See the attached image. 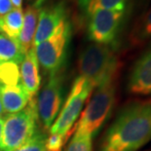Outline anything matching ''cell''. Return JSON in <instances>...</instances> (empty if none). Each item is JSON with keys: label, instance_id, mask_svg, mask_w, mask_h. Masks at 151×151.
Instances as JSON below:
<instances>
[{"label": "cell", "instance_id": "1", "mask_svg": "<svg viewBox=\"0 0 151 151\" xmlns=\"http://www.w3.org/2000/svg\"><path fill=\"white\" fill-rule=\"evenodd\" d=\"M151 141V99H137L119 111L99 151H139Z\"/></svg>", "mask_w": 151, "mask_h": 151}, {"label": "cell", "instance_id": "2", "mask_svg": "<svg viewBox=\"0 0 151 151\" xmlns=\"http://www.w3.org/2000/svg\"><path fill=\"white\" fill-rule=\"evenodd\" d=\"M77 68L79 76L85 78L96 89L116 81L120 63L112 46L91 43L80 53Z\"/></svg>", "mask_w": 151, "mask_h": 151}, {"label": "cell", "instance_id": "3", "mask_svg": "<svg viewBox=\"0 0 151 151\" xmlns=\"http://www.w3.org/2000/svg\"><path fill=\"white\" fill-rule=\"evenodd\" d=\"M116 81L96 88L78 122L75 124V134H83L94 137L110 116L116 101Z\"/></svg>", "mask_w": 151, "mask_h": 151}, {"label": "cell", "instance_id": "4", "mask_svg": "<svg viewBox=\"0 0 151 151\" xmlns=\"http://www.w3.org/2000/svg\"><path fill=\"white\" fill-rule=\"evenodd\" d=\"M38 120L35 98L30 99L22 110L6 116L0 141V151H15L32 139L36 134Z\"/></svg>", "mask_w": 151, "mask_h": 151}, {"label": "cell", "instance_id": "5", "mask_svg": "<svg viewBox=\"0 0 151 151\" xmlns=\"http://www.w3.org/2000/svg\"><path fill=\"white\" fill-rule=\"evenodd\" d=\"M70 36L71 25L65 19L48 39L33 47L39 66L49 76L59 73L65 63Z\"/></svg>", "mask_w": 151, "mask_h": 151}, {"label": "cell", "instance_id": "6", "mask_svg": "<svg viewBox=\"0 0 151 151\" xmlns=\"http://www.w3.org/2000/svg\"><path fill=\"white\" fill-rule=\"evenodd\" d=\"M94 91V87L85 78L78 76L73 82L71 90L62 110L49 129L50 134H63L71 136L74 124L84 107L86 101Z\"/></svg>", "mask_w": 151, "mask_h": 151}, {"label": "cell", "instance_id": "7", "mask_svg": "<svg viewBox=\"0 0 151 151\" xmlns=\"http://www.w3.org/2000/svg\"><path fill=\"white\" fill-rule=\"evenodd\" d=\"M125 10H97L89 17L87 34L93 43L109 45L115 42L125 17Z\"/></svg>", "mask_w": 151, "mask_h": 151}, {"label": "cell", "instance_id": "8", "mask_svg": "<svg viewBox=\"0 0 151 151\" xmlns=\"http://www.w3.org/2000/svg\"><path fill=\"white\" fill-rule=\"evenodd\" d=\"M63 83L60 72L49 76L36 99L38 119L46 131L50 129L60 113L63 104Z\"/></svg>", "mask_w": 151, "mask_h": 151}, {"label": "cell", "instance_id": "9", "mask_svg": "<svg viewBox=\"0 0 151 151\" xmlns=\"http://www.w3.org/2000/svg\"><path fill=\"white\" fill-rule=\"evenodd\" d=\"M127 89L137 96H151V43L132 68Z\"/></svg>", "mask_w": 151, "mask_h": 151}, {"label": "cell", "instance_id": "10", "mask_svg": "<svg viewBox=\"0 0 151 151\" xmlns=\"http://www.w3.org/2000/svg\"><path fill=\"white\" fill-rule=\"evenodd\" d=\"M65 19H67L66 10L63 3H59L41 10L32 47H35L36 45L48 39Z\"/></svg>", "mask_w": 151, "mask_h": 151}, {"label": "cell", "instance_id": "11", "mask_svg": "<svg viewBox=\"0 0 151 151\" xmlns=\"http://www.w3.org/2000/svg\"><path fill=\"white\" fill-rule=\"evenodd\" d=\"M20 76L22 88L24 89L28 98L33 99L40 90L41 75L36 54L33 47L24 56L21 63Z\"/></svg>", "mask_w": 151, "mask_h": 151}, {"label": "cell", "instance_id": "12", "mask_svg": "<svg viewBox=\"0 0 151 151\" xmlns=\"http://www.w3.org/2000/svg\"><path fill=\"white\" fill-rule=\"evenodd\" d=\"M40 11V6L37 3L32 6H27L24 14L22 27L18 38V43L20 45L21 52L24 56H25L30 48L32 47Z\"/></svg>", "mask_w": 151, "mask_h": 151}, {"label": "cell", "instance_id": "13", "mask_svg": "<svg viewBox=\"0 0 151 151\" xmlns=\"http://www.w3.org/2000/svg\"><path fill=\"white\" fill-rule=\"evenodd\" d=\"M0 97L4 112L9 114L22 110L30 99L21 84L17 86L0 85Z\"/></svg>", "mask_w": 151, "mask_h": 151}, {"label": "cell", "instance_id": "14", "mask_svg": "<svg viewBox=\"0 0 151 151\" xmlns=\"http://www.w3.org/2000/svg\"><path fill=\"white\" fill-rule=\"evenodd\" d=\"M24 22V11L22 8H13L1 18V30L12 39L18 40Z\"/></svg>", "mask_w": 151, "mask_h": 151}, {"label": "cell", "instance_id": "15", "mask_svg": "<svg viewBox=\"0 0 151 151\" xmlns=\"http://www.w3.org/2000/svg\"><path fill=\"white\" fill-rule=\"evenodd\" d=\"M24 58L18 40L0 33V62H16L20 65Z\"/></svg>", "mask_w": 151, "mask_h": 151}, {"label": "cell", "instance_id": "16", "mask_svg": "<svg viewBox=\"0 0 151 151\" xmlns=\"http://www.w3.org/2000/svg\"><path fill=\"white\" fill-rule=\"evenodd\" d=\"M79 6L90 16L97 10H125L127 0H79Z\"/></svg>", "mask_w": 151, "mask_h": 151}, {"label": "cell", "instance_id": "17", "mask_svg": "<svg viewBox=\"0 0 151 151\" xmlns=\"http://www.w3.org/2000/svg\"><path fill=\"white\" fill-rule=\"evenodd\" d=\"M151 39V5L137 20L132 32V42L137 45L143 44Z\"/></svg>", "mask_w": 151, "mask_h": 151}, {"label": "cell", "instance_id": "18", "mask_svg": "<svg viewBox=\"0 0 151 151\" xmlns=\"http://www.w3.org/2000/svg\"><path fill=\"white\" fill-rule=\"evenodd\" d=\"M20 67L16 62L0 63V85L17 86L20 84Z\"/></svg>", "mask_w": 151, "mask_h": 151}, {"label": "cell", "instance_id": "19", "mask_svg": "<svg viewBox=\"0 0 151 151\" xmlns=\"http://www.w3.org/2000/svg\"><path fill=\"white\" fill-rule=\"evenodd\" d=\"M93 137L88 134H74L66 151H93Z\"/></svg>", "mask_w": 151, "mask_h": 151}, {"label": "cell", "instance_id": "20", "mask_svg": "<svg viewBox=\"0 0 151 151\" xmlns=\"http://www.w3.org/2000/svg\"><path fill=\"white\" fill-rule=\"evenodd\" d=\"M70 136L63 134H50L45 139V150L46 151H63Z\"/></svg>", "mask_w": 151, "mask_h": 151}, {"label": "cell", "instance_id": "21", "mask_svg": "<svg viewBox=\"0 0 151 151\" xmlns=\"http://www.w3.org/2000/svg\"><path fill=\"white\" fill-rule=\"evenodd\" d=\"M15 151H46L45 150V137L42 134L36 133L32 139Z\"/></svg>", "mask_w": 151, "mask_h": 151}, {"label": "cell", "instance_id": "22", "mask_svg": "<svg viewBox=\"0 0 151 151\" xmlns=\"http://www.w3.org/2000/svg\"><path fill=\"white\" fill-rule=\"evenodd\" d=\"M13 8L14 6L11 0H0V19L7 15Z\"/></svg>", "mask_w": 151, "mask_h": 151}, {"label": "cell", "instance_id": "23", "mask_svg": "<svg viewBox=\"0 0 151 151\" xmlns=\"http://www.w3.org/2000/svg\"><path fill=\"white\" fill-rule=\"evenodd\" d=\"M12 4L15 8H22V0H11Z\"/></svg>", "mask_w": 151, "mask_h": 151}, {"label": "cell", "instance_id": "24", "mask_svg": "<svg viewBox=\"0 0 151 151\" xmlns=\"http://www.w3.org/2000/svg\"><path fill=\"white\" fill-rule=\"evenodd\" d=\"M4 118L0 116V141H1V137H2V131H3V125H4Z\"/></svg>", "mask_w": 151, "mask_h": 151}, {"label": "cell", "instance_id": "25", "mask_svg": "<svg viewBox=\"0 0 151 151\" xmlns=\"http://www.w3.org/2000/svg\"><path fill=\"white\" fill-rule=\"evenodd\" d=\"M4 113V109H3V105H2V101H1V97H0V116Z\"/></svg>", "mask_w": 151, "mask_h": 151}, {"label": "cell", "instance_id": "26", "mask_svg": "<svg viewBox=\"0 0 151 151\" xmlns=\"http://www.w3.org/2000/svg\"><path fill=\"white\" fill-rule=\"evenodd\" d=\"M0 32H2V30H1V19H0Z\"/></svg>", "mask_w": 151, "mask_h": 151}, {"label": "cell", "instance_id": "27", "mask_svg": "<svg viewBox=\"0 0 151 151\" xmlns=\"http://www.w3.org/2000/svg\"><path fill=\"white\" fill-rule=\"evenodd\" d=\"M0 63H1V62H0Z\"/></svg>", "mask_w": 151, "mask_h": 151}, {"label": "cell", "instance_id": "28", "mask_svg": "<svg viewBox=\"0 0 151 151\" xmlns=\"http://www.w3.org/2000/svg\"><path fill=\"white\" fill-rule=\"evenodd\" d=\"M150 151H151V150H150Z\"/></svg>", "mask_w": 151, "mask_h": 151}]
</instances>
